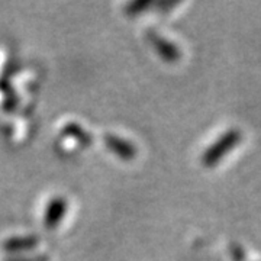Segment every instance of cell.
I'll list each match as a JSON object with an SVG mask.
<instances>
[{
    "label": "cell",
    "mask_w": 261,
    "mask_h": 261,
    "mask_svg": "<svg viewBox=\"0 0 261 261\" xmlns=\"http://www.w3.org/2000/svg\"><path fill=\"white\" fill-rule=\"evenodd\" d=\"M238 140H240V134H238L237 130L228 132L224 138L219 141L216 145H214V148L211 149V151L206 154V157H205L206 166H209V164H214L216 160H219V157H222L225 152H226L225 149L233 147V145L238 142Z\"/></svg>",
    "instance_id": "1"
}]
</instances>
